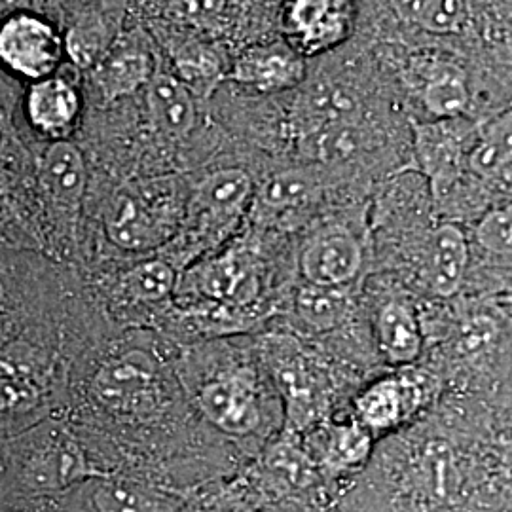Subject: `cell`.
Wrapping results in <instances>:
<instances>
[{
  "label": "cell",
  "mask_w": 512,
  "mask_h": 512,
  "mask_svg": "<svg viewBox=\"0 0 512 512\" xmlns=\"http://www.w3.org/2000/svg\"><path fill=\"white\" fill-rule=\"evenodd\" d=\"M175 224V192L165 183L126 186L114 194L105 213L109 238L131 251L158 247L173 234Z\"/></svg>",
  "instance_id": "obj_1"
},
{
  "label": "cell",
  "mask_w": 512,
  "mask_h": 512,
  "mask_svg": "<svg viewBox=\"0 0 512 512\" xmlns=\"http://www.w3.org/2000/svg\"><path fill=\"white\" fill-rule=\"evenodd\" d=\"M475 128L469 120L412 122L416 162L437 198L465 175V156Z\"/></svg>",
  "instance_id": "obj_2"
},
{
  "label": "cell",
  "mask_w": 512,
  "mask_h": 512,
  "mask_svg": "<svg viewBox=\"0 0 512 512\" xmlns=\"http://www.w3.org/2000/svg\"><path fill=\"white\" fill-rule=\"evenodd\" d=\"M65 52V40L35 14L23 12L0 25V63L33 82L54 74Z\"/></svg>",
  "instance_id": "obj_3"
},
{
  "label": "cell",
  "mask_w": 512,
  "mask_h": 512,
  "mask_svg": "<svg viewBox=\"0 0 512 512\" xmlns=\"http://www.w3.org/2000/svg\"><path fill=\"white\" fill-rule=\"evenodd\" d=\"M357 0H289L283 10L287 44L302 57L323 54L349 37Z\"/></svg>",
  "instance_id": "obj_4"
},
{
  "label": "cell",
  "mask_w": 512,
  "mask_h": 512,
  "mask_svg": "<svg viewBox=\"0 0 512 512\" xmlns=\"http://www.w3.org/2000/svg\"><path fill=\"white\" fill-rule=\"evenodd\" d=\"M198 403L205 418L220 431L245 437L262 421L255 378L249 372H228L203 385Z\"/></svg>",
  "instance_id": "obj_5"
},
{
  "label": "cell",
  "mask_w": 512,
  "mask_h": 512,
  "mask_svg": "<svg viewBox=\"0 0 512 512\" xmlns=\"http://www.w3.org/2000/svg\"><path fill=\"white\" fill-rule=\"evenodd\" d=\"M92 391L99 403L114 412H145L158 397L156 370L147 355L131 351L99 368Z\"/></svg>",
  "instance_id": "obj_6"
},
{
  "label": "cell",
  "mask_w": 512,
  "mask_h": 512,
  "mask_svg": "<svg viewBox=\"0 0 512 512\" xmlns=\"http://www.w3.org/2000/svg\"><path fill=\"white\" fill-rule=\"evenodd\" d=\"M465 173L484 186L512 190V105L476 126Z\"/></svg>",
  "instance_id": "obj_7"
},
{
  "label": "cell",
  "mask_w": 512,
  "mask_h": 512,
  "mask_svg": "<svg viewBox=\"0 0 512 512\" xmlns=\"http://www.w3.org/2000/svg\"><path fill=\"white\" fill-rule=\"evenodd\" d=\"M363 266V247L342 228H327L308 239L300 270L311 285L346 287Z\"/></svg>",
  "instance_id": "obj_8"
},
{
  "label": "cell",
  "mask_w": 512,
  "mask_h": 512,
  "mask_svg": "<svg viewBox=\"0 0 512 512\" xmlns=\"http://www.w3.org/2000/svg\"><path fill=\"white\" fill-rule=\"evenodd\" d=\"M228 78L258 92L291 90L304 78V57L289 44H255L239 54Z\"/></svg>",
  "instance_id": "obj_9"
},
{
  "label": "cell",
  "mask_w": 512,
  "mask_h": 512,
  "mask_svg": "<svg viewBox=\"0 0 512 512\" xmlns=\"http://www.w3.org/2000/svg\"><path fill=\"white\" fill-rule=\"evenodd\" d=\"M253 196V181L243 169H220L207 175L192 196V211L209 226H228Z\"/></svg>",
  "instance_id": "obj_10"
},
{
  "label": "cell",
  "mask_w": 512,
  "mask_h": 512,
  "mask_svg": "<svg viewBox=\"0 0 512 512\" xmlns=\"http://www.w3.org/2000/svg\"><path fill=\"white\" fill-rule=\"evenodd\" d=\"M418 393L412 382L399 376H384L366 385L355 397V420L374 433H387L397 429L412 412Z\"/></svg>",
  "instance_id": "obj_11"
},
{
  "label": "cell",
  "mask_w": 512,
  "mask_h": 512,
  "mask_svg": "<svg viewBox=\"0 0 512 512\" xmlns=\"http://www.w3.org/2000/svg\"><path fill=\"white\" fill-rule=\"evenodd\" d=\"M471 266V243L458 224L444 222L433 232L427 258L431 293L452 298L463 287Z\"/></svg>",
  "instance_id": "obj_12"
},
{
  "label": "cell",
  "mask_w": 512,
  "mask_h": 512,
  "mask_svg": "<svg viewBox=\"0 0 512 512\" xmlns=\"http://www.w3.org/2000/svg\"><path fill=\"white\" fill-rule=\"evenodd\" d=\"M80 107L82 103L76 88L59 76H48L33 82L25 99L29 122L40 133L57 139L73 131Z\"/></svg>",
  "instance_id": "obj_13"
},
{
  "label": "cell",
  "mask_w": 512,
  "mask_h": 512,
  "mask_svg": "<svg viewBox=\"0 0 512 512\" xmlns=\"http://www.w3.org/2000/svg\"><path fill=\"white\" fill-rule=\"evenodd\" d=\"M421 99L435 120H467L473 109L469 73L452 59L429 63L423 74Z\"/></svg>",
  "instance_id": "obj_14"
},
{
  "label": "cell",
  "mask_w": 512,
  "mask_h": 512,
  "mask_svg": "<svg viewBox=\"0 0 512 512\" xmlns=\"http://www.w3.org/2000/svg\"><path fill=\"white\" fill-rule=\"evenodd\" d=\"M148 116L165 137L179 139L196 126V99L177 76L156 73L147 86Z\"/></svg>",
  "instance_id": "obj_15"
},
{
  "label": "cell",
  "mask_w": 512,
  "mask_h": 512,
  "mask_svg": "<svg viewBox=\"0 0 512 512\" xmlns=\"http://www.w3.org/2000/svg\"><path fill=\"white\" fill-rule=\"evenodd\" d=\"M152 76L150 55L135 44L109 48V52L93 67V84L107 103L148 86Z\"/></svg>",
  "instance_id": "obj_16"
},
{
  "label": "cell",
  "mask_w": 512,
  "mask_h": 512,
  "mask_svg": "<svg viewBox=\"0 0 512 512\" xmlns=\"http://www.w3.org/2000/svg\"><path fill=\"white\" fill-rule=\"evenodd\" d=\"M376 340L389 365H412L423 349V332L414 308L391 300L376 317Z\"/></svg>",
  "instance_id": "obj_17"
},
{
  "label": "cell",
  "mask_w": 512,
  "mask_h": 512,
  "mask_svg": "<svg viewBox=\"0 0 512 512\" xmlns=\"http://www.w3.org/2000/svg\"><path fill=\"white\" fill-rule=\"evenodd\" d=\"M42 183L55 202L76 207L84 198L88 183L80 150L67 141H55L42 160Z\"/></svg>",
  "instance_id": "obj_18"
},
{
  "label": "cell",
  "mask_w": 512,
  "mask_h": 512,
  "mask_svg": "<svg viewBox=\"0 0 512 512\" xmlns=\"http://www.w3.org/2000/svg\"><path fill=\"white\" fill-rule=\"evenodd\" d=\"M374 435L359 420L340 421L329 427L323 444V463L336 473L365 467L372 456Z\"/></svg>",
  "instance_id": "obj_19"
},
{
  "label": "cell",
  "mask_w": 512,
  "mask_h": 512,
  "mask_svg": "<svg viewBox=\"0 0 512 512\" xmlns=\"http://www.w3.org/2000/svg\"><path fill=\"white\" fill-rule=\"evenodd\" d=\"M198 285L215 300H249L255 296L256 279L243 258L228 255L203 266Z\"/></svg>",
  "instance_id": "obj_20"
},
{
  "label": "cell",
  "mask_w": 512,
  "mask_h": 512,
  "mask_svg": "<svg viewBox=\"0 0 512 512\" xmlns=\"http://www.w3.org/2000/svg\"><path fill=\"white\" fill-rule=\"evenodd\" d=\"M351 310L344 287H323L306 283L296 294L298 317L315 330L336 329Z\"/></svg>",
  "instance_id": "obj_21"
},
{
  "label": "cell",
  "mask_w": 512,
  "mask_h": 512,
  "mask_svg": "<svg viewBox=\"0 0 512 512\" xmlns=\"http://www.w3.org/2000/svg\"><path fill=\"white\" fill-rule=\"evenodd\" d=\"M319 194L317 177L306 169H287L272 175L260 190V202L272 215L310 205Z\"/></svg>",
  "instance_id": "obj_22"
},
{
  "label": "cell",
  "mask_w": 512,
  "mask_h": 512,
  "mask_svg": "<svg viewBox=\"0 0 512 512\" xmlns=\"http://www.w3.org/2000/svg\"><path fill=\"white\" fill-rule=\"evenodd\" d=\"M302 116L308 118L310 131L336 124L355 122L359 103L353 93L338 84H317L302 97Z\"/></svg>",
  "instance_id": "obj_23"
},
{
  "label": "cell",
  "mask_w": 512,
  "mask_h": 512,
  "mask_svg": "<svg viewBox=\"0 0 512 512\" xmlns=\"http://www.w3.org/2000/svg\"><path fill=\"white\" fill-rule=\"evenodd\" d=\"M473 241L482 255L512 266V198L494 203L480 215Z\"/></svg>",
  "instance_id": "obj_24"
},
{
  "label": "cell",
  "mask_w": 512,
  "mask_h": 512,
  "mask_svg": "<svg viewBox=\"0 0 512 512\" xmlns=\"http://www.w3.org/2000/svg\"><path fill=\"white\" fill-rule=\"evenodd\" d=\"M88 475L84 458L71 444H57L46 450L40 458L29 467V480L44 488L65 486L80 476Z\"/></svg>",
  "instance_id": "obj_25"
},
{
  "label": "cell",
  "mask_w": 512,
  "mask_h": 512,
  "mask_svg": "<svg viewBox=\"0 0 512 512\" xmlns=\"http://www.w3.org/2000/svg\"><path fill=\"white\" fill-rule=\"evenodd\" d=\"M95 512H162L164 499L135 484H105L92 495Z\"/></svg>",
  "instance_id": "obj_26"
},
{
  "label": "cell",
  "mask_w": 512,
  "mask_h": 512,
  "mask_svg": "<svg viewBox=\"0 0 512 512\" xmlns=\"http://www.w3.org/2000/svg\"><path fill=\"white\" fill-rule=\"evenodd\" d=\"M177 275L164 260H148L126 275L128 293L141 302H160L175 289Z\"/></svg>",
  "instance_id": "obj_27"
},
{
  "label": "cell",
  "mask_w": 512,
  "mask_h": 512,
  "mask_svg": "<svg viewBox=\"0 0 512 512\" xmlns=\"http://www.w3.org/2000/svg\"><path fill=\"white\" fill-rule=\"evenodd\" d=\"M65 52L78 67L93 69L109 52V38L103 23L88 18L74 25L65 37Z\"/></svg>",
  "instance_id": "obj_28"
},
{
  "label": "cell",
  "mask_w": 512,
  "mask_h": 512,
  "mask_svg": "<svg viewBox=\"0 0 512 512\" xmlns=\"http://www.w3.org/2000/svg\"><path fill=\"white\" fill-rule=\"evenodd\" d=\"M471 16V0H429L418 25L437 37H456L469 27Z\"/></svg>",
  "instance_id": "obj_29"
},
{
  "label": "cell",
  "mask_w": 512,
  "mask_h": 512,
  "mask_svg": "<svg viewBox=\"0 0 512 512\" xmlns=\"http://www.w3.org/2000/svg\"><path fill=\"white\" fill-rule=\"evenodd\" d=\"M175 63L179 71V80L184 82L194 95H207L222 78L217 57L203 48L186 50L183 54L177 55Z\"/></svg>",
  "instance_id": "obj_30"
},
{
  "label": "cell",
  "mask_w": 512,
  "mask_h": 512,
  "mask_svg": "<svg viewBox=\"0 0 512 512\" xmlns=\"http://www.w3.org/2000/svg\"><path fill=\"white\" fill-rule=\"evenodd\" d=\"M226 6L228 0H167V14L188 27L213 31L224 21Z\"/></svg>",
  "instance_id": "obj_31"
},
{
  "label": "cell",
  "mask_w": 512,
  "mask_h": 512,
  "mask_svg": "<svg viewBox=\"0 0 512 512\" xmlns=\"http://www.w3.org/2000/svg\"><path fill=\"white\" fill-rule=\"evenodd\" d=\"M272 467L277 475L283 476L291 484H308L313 475L308 458H304L294 448L275 450L272 456Z\"/></svg>",
  "instance_id": "obj_32"
},
{
  "label": "cell",
  "mask_w": 512,
  "mask_h": 512,
  "mask_svg": "<svg viewBox=\"0 0 512 512\" xmlns=\"http://www.w3.org/2000/svg\"><path fill=\"white\" fill-rule=\"evenodd\" d=\"M395 12L399 14V18L406 23H416L420 21L421 14L425 12L429 0H391Z\"/></svg>",
  "instance_id": "obj_33"
},
{
  "label": "cell",
  "mask_w": 512,
  "mask_h": 512,
  "mask_svg": "<svg viewBox=\"0 0 512 512\" xmlns=\"http://www.w3.org/2000/svg\"><path fill=\"white\" fill-rule=\"evenodd\" d=\"M18 148V139L16 131L12 128L6 112L0 109V160L10 158L12 152Z\"/></svg>",
  "instance_id": "obj_34"
},
{
  "label": "cell",
  "mask_w": 512,
  "mask_h": 512,
  "mask_svg": "<svg viewBox=\"0 0 512 512\" xmlns=\"http://www.w3.org/2000/svg\"><path fill=\"white\" fill-rule=\"evenodd\" d=\"M37 0H0V14H6L8 18L14 14H23L35 6Z\"/></svg>",
  "instance_id": "obj_35"
},
{
  "label": "cell",
  "mask_w": 512,
  "mask_h": 512,
  "mask_svg": "<svg viewBox=\"0 0 512 512\" xmlns=\"http://www.w3.org/2000/svg\"><path fill=\"white\" fill-rule=\"evenodd\" d=\"M6 194V179H4V175L0 173V198Z\"/></svg>",
  "instance_id": "obj_36"
},
{
  "label": "cell",
  "mask_w": 512,
  "mask_h": 512,
  "mask_svg": "<svg viewBox=\"0 0 512 512\" xmlns=\"http://www.w3.org/2000/svg\"><path fill=\"white\" fill-rule=\"evenodd\" d=\"M243 2H260V0H243Z\"/></svg>",
  "instance_id": "obj_37"
},
{
  "label": "cell",
  "mask_w": 512,
  "mask_h": 512,
  "mask_svg": "<svg viewBox=\"0 0 512 512\" xmlns=\"http://www.w3.org/2000/svg\"><path fill=\"white\" fill-rule=\"evenodd\" d=\"M0 302H2V285H0Z\"/></svg>",
  "instance_id": "obj_38"
}]
</instances>
